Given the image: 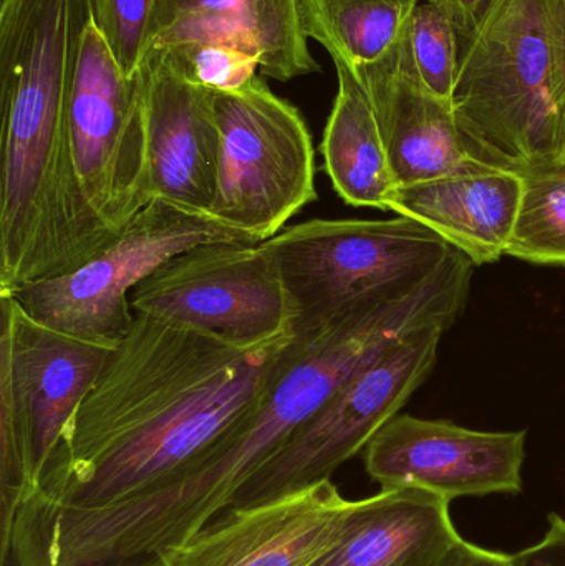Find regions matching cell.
<instances>
[{"label": "cell", "mask_w": 565, "mask_h": 566, "mask_svg": "<svg viewBox=\"0 0 565 566\" xmlns=\"http://www.w3.org/2000/svg\"><path fill=\"white\" fill-rule=\"evenodd\" d=\"M431 566H511V555L490 551L461 538Z\"/></svg>", "instance_id": "484cf974"}, {"label": "cell", "mask_w": 565, "mask_h": 566, "mask_svg": "<svg viewBox=\"0 0 565 566\" xmlns=\"http://www.w3.org/2000/svg\"><path fill=\"white\" fill-rule=\"evenodd\" d=\"M153 52L163 53L186 78L212 92L242 88L258 76V56L228 43H201Z\"/></svg>", "instance_id": "603a6c76"}, {"label": "cell", "mask_w": 565, "mask_h": 566, "mask_svg": "<svg viewBox=\"0 0 565 566\" xmlns=\"http://www.w3.org/2000/svg\"><path fill=\"white\" fill-rule=\"evenodd\" d=\"M546 534L537 544L511 555V566H565V518L551 514Z\"/></svg>", "instance_id": "cb8c5ba5"}, {"label": "cell", "mask_w": 565, "mask_h": 566, "mask_svg": "<svg viewBox=\"0 0 565 566\" xmlns=\"http://www.w3.org/2000/svg\"><path fill=\"white\" fill-rule=\"evenodd\" d=\"M451 501L405 488L362 499L337 541L312 566H431L460 532L451 521Z\"/></svg>", "instance_id": "2e32d148"}, {"label": "cell", "mask_w": 565, "mask_h": 566, "mask_svg": "<svg viewBox=\"0 0 565 566\" xmlns=\"http://www.w3.org/2000/svg\"><path fill=\"white\" fill-rule=\"evenodd\" d=\"M460 62L457 29L438 7L425 0L415 10L394 59L380 70H394L428 95L453 106Z\"/></svg>", "instance_id": "44dd1931"}, {"label": "cell", "mask_w": 565, "mask_h": 566, "mask_svg": "<svg viewBox=\"0 0 565 566\" xmlns=\"http://www.w3.org/2000/svg\"><path fill=\"white\" fill-rule=\"evenodd\" d=\"M294 339L238 346L135 315L13 521L106 507L175 478L259 405Z\"/></svg>", "instance_id": "6da1fadb"}, {"label": "cell", "mask_w": 565, "mask_h": 566, "mask_svg": "<svg viewBox=\"0 0 565 566\" xmlns=\"http://www.w3.org/2000/svg\"><path fill=\"white\" fill-rule=\"evenodd\" d=\"M520 212L508 255L541 265H565V158L517 172Z\"/></svg>", "instance_id": "ffe728a7"}, {"label": "cell", "mask_w": 565, "mask_h": 566, "mask_svg": "<svg viewBox=\"0 0 565 566\" xmlns=\"http://www.w3.org/2000/svg\"><path fill=\"white\" fill-rule=\"evenodd\" d=\"M302 30L297 0H159L153 50L228 43L259 59L264 78L321 72Z\"/></svg>", "instance_id": "5bb4252c"}, {"label": "cell", "mask_w": 565, "mask_h": 566, "mask_svg": "<svg viewBox=\"0 0 565 566\" xmlns=\"http://www.w3.org/2000/svg\"><path fill=\"white\" fill-rule=\"evenodd\" d=\"M0 538L29 501L118 343L70 335L0 295Z\"/></svg>", "instance_id": "5b68a950"}, {"label": "cell", "mask_w": 565, "mask_h": 566, "mask_svg": "<svg viewBox=\"0 0 565 566\" xmlns=\"http://www.w3.org/2000/svg\"><path fill=\"white\" fill-rule=\"evenodd\" d=\"M453 113L470 155L491 168L565 158L547 0H491L461 45Z\"/></svg>", "instance_id": "3957f363"}, {"label": "cell", "mask_w": 565, "mask_h": 566, "mask_svg": "<svg viewBox=\"0 0 565 566\" xmlns=\"http://www.w3.org/2000/svg\"><path fill=\"white\" fill-rule=\"evenodd\" d=\"M132 566H161L158 560L156 562H148V564H142V565H132Z\"/></svg>", "instance_id": "83f0119b"}, {"label": "cell", "mask_w": 565, "mask_h": 566, "mask_svg": "<svg viewBox=\"0 0 565 566\" xmlns=\"http://www.w3.org/2000/svg\"><path fill=\"white\" fill-rule=\"evenodd\" d=\"M526 431L484 432L448 421L395 416L365 448V469L381 491L415 488L458 497L520 494Z\"/></svg>", "instance_id": "8fae6325"}, {"label": "cell", "mask_w": 565, "mask_h": 566, "mask_svg": "<svg viewBox=\"0 0 565 566\" xmlns=\"http://www.w3.org/2000/svg\"><path fill=\"white\" fill-rule=\"evenodd\" d=\"M278 262L295 310L294 336L324 332L355 313L420 289L454 248L427 226L314 219L262 242Z\"/></svg>", "instance_id": "277c9868"}, {"label": "cell", "mask_w": 565, "mask_h": 566, "mask_svg": "<svg viewBox=\"0 0 565 566\" xmlns=\"http://www.w3.org/2000/svg\"><path fill=\"white\" fill-rule=\"evenodd\" d=\"M428 2L438 7L451 20L463 45L477 30L491 0H428Z\"/></svg>", "instance_id": "d4e9b609"}, {"label": "cell", "mask_w": 565, "mask_h": 566, "mask_svg": "<svg viewBox=\"0 0 565 566\" xmlns=\"http://www.w3.org/2000/svg\"><path fill=\"white\" fill-rule=\"evenodd\" d=\"M159 0H95V27L119 70L136 78L153 49Z\"/></svg>", "instance_id": "7402d4cb"}, {"label": "cell", "mask_w": 565, "mask_h": 566, "mask_svg": "<svg viewBox=\"0 0 565 566\" xmlns=\"http://www.w3.org/2000/svg\"><path fill=\"white\" fill-rule=\"evenodd\" d=\"M95 0L0 6V295L98 255L76 191L69 112Z\"/></svg>", "instance_id": "7a4b0ae2"}, {"label": "cell", "mask_w": 565, "mask_h": 566, "mask_svg": "<svg viewBox=\"0 0 565 566\" xmlns=\"http://www.w3.org/2000/svg\"><path fill=\"white\" fill-rule=\"evenodd\" d=\"M139 78L149 198L209 214L219 159L212 90L186 78L159 52L149 53Z\"/></svg>", "instance_id": "4fadbf2b"}, {"label": "cell", "mask_w": 565, "mask_h": 566, "mask_svg": "<svg viewBox=\"0 0 565 566\" xmlns=\"http://www.w3.org/2000/svg\"><path fill=\"white\" fill-rule=\"evenodd\" d=\"M212 95L219 159L209 214L262 244L317 201L314 142L301 112L264 76Z\"/></svg>", "instance_id": "8992f818"}, {"label": "cell", "mask_w": 565, "mask_h": 566, "mask_svg": "<svg viewBox=\"0 0 565 566\" xmlns=\"http://www.w3.org/2000/svg\"><path fill=\"white\" fill-rule=\"evenodd\" d=\"M421 0H297L302 30L355 78L394 59Z\"/></svg>", "instance_id": "d6986e66"}, {"label": "cell", "mask_w": 565, "mask_h": 566, "mask_svg": "<svg viewBox=\"0 0 565 566\" xmlns=\"http://www.w3.org/2000/svg\"><path fill=\"white\" fill-rule=\"evenodd\" d=\"M70 158L98 255L151 202L142 78H128L90 23L69 112Z\"/></svg>", "instance_id": "52a82bcc"}, {"label": "cell", "mask_w": 565, "mask_h": 566, "mask_svg": "<svg viewBox=\"0 0 565 566\" xmlns=\"http://www.w3.org/2000/svg\"><path fill=\"white\" fill-rule=\"evenodd\" d=\"M556 45V103L565 138V0H547Z\"/></svg>", "instance_id": "4316f807"}, {"label": "cell", "mask_w": 565, "mask_h": 566, "mask_svg": "<svg viewBox=\"0 0 565 566\" xmlns=\"http://www.w3.org/2000/svg\"><path fill=\"white\" fill-rule=\"evenodd\" d=\"M151 316L258 346L294 335L295 310L278 262L264 244L198 245L169 259L129 296Z\"/></svg>", "instance_id": "30bf717a"}, {"label": "cell", "mask_w": 565, "mask_h": 566, "mask_svg": "<svg viewBox=\"0 0 565 566\" xmlns=\"http://www.w3.org/2000/svg\"><path fill=\"white\" fill-rule=\"evenodd\" d=\"M321 151L335 192L352 208L388 211L398 188L370 96L345 66Z\"/></svg>", "instance_id": "ac0fdd59"}, {"label": "cell", "mask_w": 565, "mask_h": 566, "mask_svg": "<svg viewBox=\"0 0 565 566\" xmlns=\"http://www.w3.org/2000/svg\"><path fill=\"white\" fill-rule=\"evenodd\" d=\"M218 242L254 244L208 212L153 199L102 254L72 274L27 283L9 295L52 328L119 343L135 322V286L175 255Z\"/></svg>", "instance_id": "9c48e42d"}, {"label": "cell", "mask_w": 565, "mask_h": 566, "mask_svg": "<svg viewBox=\"0 0 565 566\" xmlns=\"http://www.w3.org/2000/svg\"><path fill=\"white\" fill-rule=\"evenodd\" d=\"M357 80L377 113L397 186L483 165L468 151L453 106L428 95L394 70H378Z\"/></svg>", "instance_id": "e0dca14e"}, {"label": "cell", "mask_w": 565, "mask_h": 566, "mask_svg": "<svg viewBox=\"0 0 565 566\" xmlns=\"http://www.w3.org/2000/svg\"><path fill=\"white\" fill-rule=\"evenodd\" d=\"M521 195L523 181L517 172L481 165L470 171L398 186L388 211L427 226L478 268L508 255Z\"/></svg>", "instance_id": "9a60e30c"}, {"label": "cell", "mask_w": 565, "mask_h": 566, "mask_svg": "<svg viewBox=\"0 0 565 566\" xmlns=\"http://www.w3.org/2000/svg\"><path fill=\"white\" fill-rule=\"evenodd\" d=\"M357 501L327 481L294 494L228 507L163 552L161 566H312L334 545Z\"/></svg>", "instance_id": "7c38bea8"}, {"label": "cell", "mask_w": 565, "mask_h": 566, "mask_svg": "<svg viewBox=\"0 0 565 566\" xmlns=\"http://www.w3.org/2000/svg\"><path fill=\"white\" fill-rule=\"evenodd\" d=\"M448 328L431 323L395 339L297 429L239 489L229 507L264 504L327 481L365 451L433 371Z\"/></svg>", "instance_id": "ba28073f"}]
</instances>
